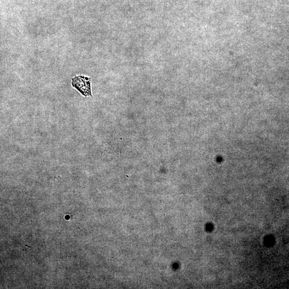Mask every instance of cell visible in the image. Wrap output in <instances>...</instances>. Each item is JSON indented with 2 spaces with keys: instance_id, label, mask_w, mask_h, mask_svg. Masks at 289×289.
Here are the masks:
<instances>
[{
  "instance_id": "6da1fadb",
  "label": "cell",
  "mask_w": 289,
  "mask_h": 289,
  "mask_svg": "<svg viewBox=\"0 0 289 289\" xmlns=\"http://www.w3.org/2000/svg\"><path fill=\"white\" fill-rule=\"evenodd\" d=\"M72 85L85 96H92L90 92V78L83 76L74 77L72 79Z\"/></svg>"
}]
</instances>
